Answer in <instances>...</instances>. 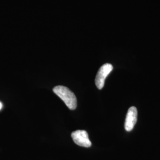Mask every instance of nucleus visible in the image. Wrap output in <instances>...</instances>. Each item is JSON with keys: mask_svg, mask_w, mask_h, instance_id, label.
<instances>
[{"mask_svg": "<svg viewBox=\"0 0 160 160\" xmlns=\"http://www.w3.org/2000/svg\"><path fill=\"white\" fill-rule=\"evenodd\" d=\"M53 91L58 97L62 99L70 110H75L77 106V98L74 92L68 88L63 86H58L53 88Z\"/></svg>", "mask_w": 160, "mask_h": 160, "instance_id": "1", "label": "nucleus"}, {"mask_svg": "<svg viewBox=\"0 0 160 160\" xmlns=\"http://www.w3.org/2000/svg\"><path fill=\"white\" fill-rule=\"evenodd\" d=\"M113 66L110 63H105L102 65L97 72L95 84L96 86L99 90H101L104 86L105 80L108 75L113 70Z\"/></svg>", "mask_w": 160, "mask_h": 160, "instance_id": "2", "label": "nucleus"}, {"mask_svg": "<svg viewBox=\"0 0 160 160\" xmlns=\"http://www.w3.org/2000/svg\"><path fill=\"white\" fill-rule=\"evenodd\" d=\"M73 141L77 145L88 148L92 146V142L89 139L88 133L84 130H77L71 133Z\"/></svg>", "mask_w": 160, "mask_h": 160, "instance_id": "3", "label": "nucleus"}, {"mask_svg": "<svg viewBox=\"0 0 160 160\" xmlns=\"http://www.w3.org/2000/svg\"><path fill=\"white\" fill-rule=\"evenodd\" d=\"M137 109L135 106L130 108L126 114L125 122V129L126 131H131L133 129L137 122Z\"/></svg>", "mask_w": 160, "mask_h": 160, "instance_id": "4", "label": "nucleus"}, {"mask_svg": "<svg viewBox=\"0 0 160 160\" xmlns=\"http://www.w3.org/2000/svg\"><path fill=\"white\" fill-rule=\"evenodd\" d=\"M2 108V104L0 102V110Z\"/></svg>", "mask_w": 160, "mask_h": 160, "instance_id": "5", "label": "nucleus"}]
</instances>
